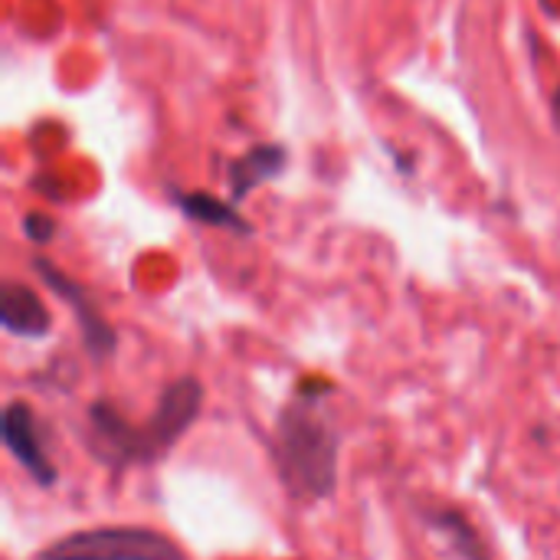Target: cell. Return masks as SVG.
I'll return each instance as SVG.
<instances>
[{
	"instance_id": "1",
	"label": "cell",
	"mask_w": 560,
	"mask_h": 560,
	"mask_svg": "<svg viewBox=\"0 0 560 560\" xmlns=\"http://www.w3.org/2000/svg\"><path fill=\"white\" fill-rule=\"evenodd\" d=\"M289 407L276 430V463L285 489L302 499H328L338 482V433L312 410Z\"/></svg>"
},
{
	"instance_id": "2",
	"label": "cell",
	"mask_w": 560,
	"mask_h": 560,
	"mask_svg": "<svg viewBox=\"0 0 560 560\" xmlns=\"http://www.w3.org/2000/svg\"><path fill=\"white\" fill-rule=\"evenodd\" d=\"M39 560H187L184 551L151 528H92L75 532L43 551Z\"/></svg>"
},
{
	"instance_id": "3",
	"label": "cell",
	"mask_w": 560,
	"mask_h": 560,
	"mask_svg": "<svg viewBox=\"0 0 560 560\" xmlns=\"http://www.w3.org/2000/svg\"><path fill=\"white\" fill-rule=\"evenodd\" d=\"M200 400L203 390L194 377H180L177 384H171L161 394V404L154 410V417L141 427V450H144V463L161 459L197 420L200 413Z\"/></svg>"
},
{
	"instance_id": "4",
	"label": "cell",
	"mask_w": 560,
	"mask_h": 560,
	"mask_svg": "<svg viewBox=\"0 0 560 560\" xmlns=\"http://www.w3.org/2000/svg\"><path fill=\"white\" fill-rule=\"evenodd\" d=\"M0 433H3V443L7 450L16 456V463L39 482V486H56L59 472L56 466L46 459L43 453V443H39V430H36V417L26 404H10L3 410V420H0Z\"/></svg>"
},
{
	"instance_id": "5",
	"label": "cell",
	"mask_w": 560,
	"mask_h": 560,
	"mask_svg": "<svg viewBox=\"0 0 560 560\" xmlns=\"http://www.w3.org/2000/svg\"><path fill=\"white\" fill-rule=\"evenodd\" d=\"M92 453L108 463V466H128V463H144L141 450V427H131L118 410L108 404L92 407Z\"/></svg>"
},
{
	"instance_id": "6",
	"label": "cell",
	"mask_w": 560,
	"mask_h": 560,
	"mask_svg": "<svg viewBox=\"0 0 560 560\" xmlns=\"http://www.w3.org/2000/svg\"><path fill=\"white\" fill-rule=\"evenodd\" d=\"M39 272H43V279L72 305V312H75V318H79V328H82V341H85V348H89V354L92 358H108L112 351H115V331L108 328V322L92 308V302L85 299V292L79 289V285H72L62 272H56V269H49L46 262H39Z\"/></svg>"
},
{
	"instance_id": "7",
	"label": "cell",
	"mask_w": 560,
	"mask_h": 560,
	"mask_svg": "<svg viewBox=\"0 0 560 560\" xmlns=\"http://www.w3.org/2000/svg\"><path fill=\"white\" fill-rule=\"evenodd\" d=\"M0 322L10 335L43 338L49 331V312L39 295L26 285H7L0 295Z\"/></svg>"
},
{
	"instance_id": "8",
	"label": "cell",
	"mask_w": 560,
	"mask_h": 560,
	"mask_svg": "<svg viewBox=\"0 0 560 560\" xmlns=\"http://www.w3.org/2000/svg\"><path fill=\"white\" fill-rule=\"evenodd\" d=\"M285 164V154L282 148H259L253 154H246L236 167H233V194L236 197H246L256 184L276 177Z\"/></svg>"
},
{
	"instance_id": "9",
	"label": "cell",
	"mask_w": 560,
	"mask_h": 560,
	"mask_svg": "<svg viewBox=\"0 0 560 560\" xmlns=\"http://www.w3.org/2000/svg\"><path fill=\"white\" fill-rule=\"evenodd\" d=\"M430 525L450 538V545L456 548V555L463 560H489V551H486L482 538L476 535V528L463 515H456V512H436L430 518Z\"/></svg>"
},
{
	"instance_id": "10",
	"label": "cell",
	"mask_w": 560,
	"mask_h": 560,
	"mask_svg": "<svg viewBox=\"0 0 560 560\" xmlns=\"http://www.w3.org/2000/svg\"><path fill=\"white\" fill-rule=\"evenodd\" d=\"M180 207H184V213H190L194 220H203V223H213V226H233V230H246V226L240 223V217H236L230 207H223L220 200H213V197L190 194V197H184V200H180Z\"/></svg>"
},
{
	"instance_id": "11",
	"label": "cell",
	"mask_w": 560,
	"mask_h": 560,
	"mask_svg": "<svg viewBox=\"0 0 560 560\" xmlns=\"http://www.w3.org/2000/svg\"><path fill=\"white\" fill-rule=\"evenodd\" d=\"M23 230H26V236H33L36 243H46V240L52 236L56 223L46 220V217H26V220H23Z\"/></svg>"
}]
</instances>
